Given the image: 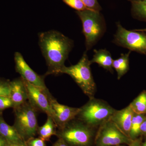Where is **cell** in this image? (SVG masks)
I'll list each match as a JSON object with an SVG mask.
<instances>
[{
	"instance_id": "6da1fadb",
	"label": "cell",
	"mask_w": 146,
	"mask_h": 146,
	"mask_svg": "<svg viewBox=\"0 0 146 146\" xmlns=\"http://www.w3.org/2000/svg\"><path fill=\"white\" fill-rule=\"evenodd\" d=\"M39 44L48 66L45 76L60 74L74 46L72 40L59 32L50 30L39 33Z\"/></svg>"
},
{
	"instance_id": "7a4b0ae2",
	"label": "cell",
	"mask_w": 146,
	"mask_h": 146,
	"mask_svg": "<svg viewBox=\"0 0 146 146\" xmlns=\"http://www.w3.org/2000/svg\"><path fill=\"white\" fill-rule=\"evenodd\" d=\"M86 51L84 52L81 59L76 64L70 67L64 66L60 73L70 76L83 93L91 99L94 98L96 85L91 72L92 63Z\"/></svg>"
},
{
	"instance_id": "3957f363",
	"label": "cell",
	"mask_w": 146,
	"mask_h": 146,
	"mask_svg": "<svg viewBox=\"0 0 146 146\" xmlns=\"http://www.w3.org/2000/svg\"><path fill=\"white\" fill-rule=\"evenodd\" d=\"M82 24L86 51L92 48L103 36L106 31L104 18L100 11L86 9L77 11Z\"/></svg>"
},
{
	"instance_id": "277c9868",
	"label": "cell",
	"mask_w": 146,
	"mask_h": 146,
	"mask_svg": "<svg viewBox=\"0 0 146 146\" xmlns=\"http://www.w3.org/2000/svg\"><path fill=\"white\" fill-rule=\"evenodd\" d=\"M76 119L91 127L100 126L110 119L116 110L104 101L94 98L80 108Z\"/></svg>"
},
{
	"instance_id": "5b68a950",
	"label": "cell",
	"mask_w": 146,
	"mask_h": 146,
	"mask_svg": "<svg viewBox=\"0 0 146 146\" xmlns=\"http://www.w3.org/2000/svg\"><path fill=\"white\" fill-rule=\"evenodd\" d=\"M15 120L13 126L24 142L35 137L39 127L37 110L28 101L13 108Z\"/></svg>"
},
{
	"instance_id": "8992f818",
	"label": "cell",
	"mask_w": 146,
	"mask_h": 146,
	"mask_svg": "<svg viewBox=\"0 0 146 146\" xmlns=\"http://www.w3.org/2000/svg\"><path fill=\"white\" fill-rule=\"evenodd\" d=\"M92 128L76 118L58 129L56 136L70 146H89L93 138Z\"/></svg>"
},
{
	"instance_id": "52a82bcc",
	"label": "cell",
	"mask_w": 146,
	"mask_h": 146,
	"mask_svg": "<svg viewBox=\"0 0 146 146\" xmlns=\"http://www.w3.org/2000/svg\"><path fill=\"white\" fill-rule=\"evenodd\" d=\"M117 30L114 35L113 43L131 51L146 55V34L142 32L129 31L117 24Z\"/></svg>"
},
{
	"instance_id": "ba28073f",
	"label": "cell",
	"mask_w": 146,
	"mask_h": 146,
	"mask_svg": "<svg viewBox=\"0 0 146 146\" xmlns=\"http://www.w3.org/2000/svg\"><path fill=\"white\" fill-rule=\"evenodd\" d=\"M132 141L110 119L100 126L96 136L95 144L96 146L129 145Z\"/></svg>"
},
{
	"instance_id": "9c48e42d",
	"label": "cell",
	"mask_w": 146,
	"mask_h": 146,
	"mask_svg": "<svg viewBox=\"0 0 146 146\" xmlns=\"http://www.w3.org/2000/svg\"><path fill=\"white\" fill-rule=\"evenodd\" d=\"M14 61L16 72L21 75V78L44 91L48 98L52 96L45 84V76L39 75L33 71L26 62L21 53H15Z\"/></svg>"
},
{
	"instance_id": "30bf717a",
	"label": "cell",
	"mask_w": 146,
	"mask_h": 146,
	"mask_svg": "<svg viewBox=\"0 0 146 146\" xmlns=\"http://www.w3.org/2000/svg\"><path fill=\"white\" fill-rule=\"evenodd\" d=\"M27 91L28 101L37 110L46 113L54 119V114L51 107L48 97L39 88L25 80Z\"/></svg>"
},
{
	"instance_id": "8fae6325",
	"label": "cell",
	"mask_w": 146,
	"mask_h": 146,
	"mask_svg": "<svg viewBox=\"0 0 146 146\" xmlns=\"http://www.w3.org/2000/svg\"><path fill=\"white\" fill-rule=\"evenodd\" d=\"M48 99L54 114V121L58 128L63 127L78 115L80 108L71 107L61 104L52 96L49 97Z\"/></svg>"
},
{
	"instance_id": "7c38bea8",
	"label": "cell",
	"mask_w": 146,
	"mask_h": 146,
	"mask_svg": "<svg viewBox=\"0 0 146 146\" xmlns=\"http://www.w3.org/2000/svg\"><path fill=\"white\" fill-rule=\"evenodd\" d=\"M134 112L129 105L119 110L115 111L110 120L122 131L129 137L131 126Z\"/></svg>"
},
{
	"instance_id": "4fadbf2b",
	"label": "cell",
	"mask_w": 146,
	"mask_h": 146,
	"mask_svg": "<svg viewBox=\"0 0 146 146\" xmlns=\"http://www.w3.org/2000/svg\"><path fill=\"white\" fill-rule=\"evenodd\" d=\"M9 97L13 103V108L20 106L28 100L25 83L21 77L11 81Z\"/></svg>"
},
{
	"instance_id": "5bb4252c",
	"label": "cell",
	"mask_w": 146,
	"mask_h": 146,
	"mask_svg": "<svg viewBox=\"0 0 146 146\" xmlns=\"http://www.w3.org/2000/svg\"><path fill=\"white\" fill-rule=\"evenodd\" d=\"M0 133L10 145H26L14 126L9 125L5 121L1 112H0Z\"/></svg>"
},
{
	"instance_id": "9a60e30c",
	"label": "cell",
	"mask_w": 146,
	"mask_h": 146,
	"mask_svg": "<svg viewBox=\"0 0 146 146\" xmlns=\"http://www.w3.org/2000/svg\"><path fill=\"white\" fill-rule=\"evenodd\" d=\"M94 54L91 63H97L100 66L104 69L109 71L113 72V60L110 53L106 49L94 50Z\"/></svg>"
},
{
	"instance_id": "2e32d148",
	"label": "cell",
	"mask_w": 146,
	"mask_h": 146,
	"mask_svg": "<svg viewBox=\"0 0 146 146\" xmlns=\"http://www.w3.org/2000/svg\"><path fill=\"white\" fill-rule=\"evenodd\" d=\"M56 125L51 117L47 116L46 121L43 125L39 127L37 129V134L39 138L45 141H49L53 135H56L57 130Z\"/></svg>"
},
{
	"instance_id": "e0dca14e",
	"label": "cell",
	"mask_w": 146,
	"mask_h": 146,
	"mask_svg": "<svg viewBox=\"0 0 146 146\" xmlns=\"http://www.w3.org/2000/svg\"><path fill=\"white\" fill-rule=\"evenodd\" d=\"M131 51L126 54H122L118 59L113 60L112 66L117 73V78L119 80L127 72L129 69V56Z\"/></svg>"
},
{
	"instance_id": "ac0fdd59",
	"label": "cell",
	"mask_w": 146,
	"mask_h": 146,
	"mask_svg": "<svg viewBox=\"0 0 146 146\" xmlns=\"http://www.w3.org/2000/svg\"><path fill=\"white\" fill-rule=\"evenodd\" d=\"M131 3L132 17L138 21L146 22V0Z\"/></svg>"
},
{
	"instance_id": "d6986e66",
	"label": "cell",
	"mask_w": 146,
	"mask_h": 146,
	"mask_svg": "<svg viewBox=\"0 0 146 146\" xmlns=\"http://www.w3.org/2000/svg\"><path fill=\"white\" fill-rule=\"evenodd\" d=\"M145 119V117L143 114H137L134 113L131 122L129 132V138L131 140H135L136 137L141 133V124Z\"/></svg>"
},
{
	"instance_id": "ffe728a7",
	"label": "cell",
	"mask_w": 146,
	"mask_h": 146,
	"mask_svg": "<svg viewBox=\"0 0 146 146\" xmlns=\"http://www.w3.org/2000/svg\"><path fill=\"white\" fill-rule=\"evenodd\" d=\"M129 105L135 114L146 113V92L140 94Z\"/></svg>"
},
{
	"instance_id": "44dd1931",
	"label": "cell",
	"mask_w": 146,
	"mask_h": 146,
	"mask_svg": "<svg viewBox=\"0 0 146 146\" xmlns=\"http://www.w3.org/2000/svg\"><path fill=\"white\" fill-rule=\"evenodd\" d=\"M11 81L0 78V96L9 97Z\"/></svg>"
},
{
	"instance_id": "7402d4cb",
	"label": "cell",
	"mask_w": 146,
	"mask_h": 146,
	"mask_svg": "<svg viewBox=\"0 0 146 146\" xmlns=\"http://www.w3.org/2000/svg\"><path fill=\"white\" fill-rule=\"evenodd\" d=\"M63 1L67 5L77 10V11L88 9L81 0H63Z\"/></svg>"
},
{
	"instance_id": "603a6c76",
	"label": "cell",
	"mask_w": 146,
	"mask_h": 146,
	"mask_svg": "<svg viewBox=\"0 0 146 146\" xmlns=\"http://www.w3.org/2000/svg\"><path fill=\"white\" fill-rule=\"evenodd\" d=\"M13 105L9 97L0 96V112L8 108H13Z\"/></svg>"
},
{
	"instance_id": "cb8c5ba5",
	"label": "cell",
	"mask_w": 146,
	"mask_h": 146,
	"mask_svg": "<svg viewBox=\"0 0 146 146\" xmlns=\"http://www.w3.org/2000/svg\"><path fill=\"white\" fill-rule=\"evenodd\" d=\"M88 9L100 11L102 7L97 0H81Z\"/></svg>"
},
{
	"instance_id": "d4e9b609",
	"label": "cell",
	"mask_w": 146,
	"mask_h": 146,
	"mask_svg": "<svg viewBox=\"0 0 146 146\" xmlns=\"http://www.w3.org/2000/svg\"><path fill=\"white\" fill-rule=\"evenodd\" d=\"M25 143L26 146H47L45 141L39 137L30 138L26 141Z\"/></svg>"
},
{
	"instance_id": "484cf974",
	"label": "cell",
	"mask_w": 146,
	"mask_h": 146,
	"mask_svg": "<svg viewBox=\"0 0 146 146\" xmlns=\"http://www.w3.org/2000/svg\"><path fill=\"white\" fill-rule=\"evenodd\" d=\"M52 146H70L64 140L61 138H58L57 141L55 142Z\"/></svg>"
},
{
	"instance_id": "4316f807",
	"label": "cell",
	"mask_w": 146,
	"mask_h": 146,
	"mask_svg": "<svg viewBox=\"0 0 146 146\" xmlns=\"http://www.w3.org/2000/svg\"><path fill=\"white\" fill-rule=\"evenodd\" d=\"M0 146H10L7 140L0 133Z\"/></svg>"
},
{
	"instance_id": "83f0119b",
	"label": "cell",
	"mask_w": 146,
	"mask_h": 146,
	"mask_svg": "<svg viewBox=\"0 0 146 146\" xmlns=\"http://www.w3.org/2000/svg\"><path fill=\"white\" fill-rule=\"evenodd\" d=\"M129 146H141V141L140 139H135L132 141Z\"/></svg>"
},
{
	"instance_id": "f1b7e54d",
	"label": "cell",
	"mask_w": 146,
	"mask_h": 146,
	"mask_svg": "<svg viewBox=\"0 0 146 146\" xmlns=\"http://www.w3.org/2000/svg\"><path fill=\"white\" fill-rule=\"evenodd\" d=\"M141 132L146 134V118H145L141 127Z\"/></svg>"
},
{
	"instance_id": "f546056e",
	"label": "cell",
	"mask_w": 146,
	"mask_h": 146,
	"mask_svg": "<svg viewBox=\"0 0 146 146\" xmlns=\"http://www.w3.org/2000/svg\"><path fill=\"white\" fill-rule=\"evenodd\" d=\"M134 31L142 32L146 33V28L144 29H138L133 30Z\"/></svg>"
},
{
	"instance_id": "4dcf8cb0",
	"label": "cell",
	"mask_w": 146,
	"mask_h": 146,
	"mask_svg": "<svg viewBox=\"0 0 146 146\" xmlns=\"http://www.w3.org/2000/svg\"><path fill=\"white\" fill-rule=\"evenodd\" d=\"M131 3L141 1H145V0H127Z\"/></svg>"
},
{
	"instance_id": "1f68e13d",
	"label": "cell",
	"mask_w": 146,
	"mask_h": 146,
	"mask_svg": "<svg viewBox=\"0 0 146 146\" xmlns=\"http://www.w3.org/2000/svg\"><path fill=\"white\" fill-rule=\"evenodd\" d=\"M10 146H26V145H19V144H11Z\"/></svg>"
},
{
	"instance_id": "d6a6232c",
	"label": "cell",
	"mask_w": 146,
	"mask_h": 146,
	"mask_svg": "<svg viewBox=\"0 0 146 146\" xmlns=\"http://www.w3.org/2000/svg\"><path fill=\"white\" fill-rule=\"evenodd\" d=\"M143 146H146V141L144 143L143 145Z\"/></svg>"
},
{
	"instance_id": "836d02e7",
	"label": "cell",
	"mask_w": 146,
	"mask_h": 146,
	"mask_svg": "<svg viewBox=\"0 0 146 146\" xmlns=\"http://www.w3.org/2000/svg\"><path fill=\"white\" fill-rule=\"evenodd\" d=\"M125 146L124 145H116V146Z\"/></svg>"
}]
</instances>
